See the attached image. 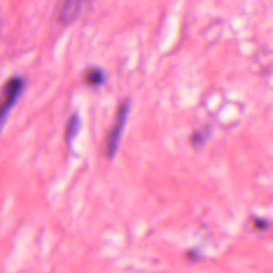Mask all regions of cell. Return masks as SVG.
Masks as SVG:
<instances>
[{
    "mask_svg": "<svg viewBox=\"0 0 273 273\" xmlns=\"http://www.w3.org/2000/svg\"><path fill=\"white\" fill-rule=\"evenodd\" d=\"M129 109L130 102L128 98H125V100L118 104L115 119L105 140V155L109 159H112L118 149L119 142H121L122 134L124 132V127L129 113Z\"/></svg>",
    "mask_w": 273,
    "mask_h": 273,
    "instance_id": "cell-1",
    "label": "cell"
},
{
    "mask_svg": "<svg viewBox=\"0 0 273 273\" xmlns=\"http://www.w3.org/2000/svg\"><path fill=\"white\" fill-rule=\"evenodd\" d=\"M26 85V80L19 75L11 76L5 82L2 90V105H0V115L2 121L5 122L11 109L13 108L15 103L23 93Z\"/></svg>",
    "mask_w": 273,
    "mask_h": 273,
    "instance_id": "cell-2",
    "label": "cell"
},
{
    "mask_svg": "<svg viewBox=\"0 0 273 273\" xmlns=\"http://www.w3.org/2000/svg\"><path fill=\"white\" fill-rule=\"evenodd\" d=\"M82 5L81 2H74V0L62 3L58 13L60 23L62 25H70L77 19L82 10Z\"/></svg>",
    "mask_w": 273,
    "mask_h": 273,
    "instance_id": "cell-3",
    "label": "cell"
},
{
    "mask_svg": "<svg viewBox=\"0 0 273 273\" xmlns=\"http://www.w3.org/2000/svg\"><path fill=\"white\" fill-rule=\"evenodd\" d=\"M105 72L97 67L88 68L84 72V82L90 86H100L105 82Z\"/></svg>",
    "mask_w": 273,
    "mask_h": 273,
    "instance_id": "cell-4",
    "label": "cell"
},
{
    "mask_svg": "<svg viewBox=\"0 0 273 273\" xmlns=\"http://www.w3.org/2000/svg\"><path fill=\"white\" fill-rule=\"evenodd\" d=\"M80 126H81V119L79 114L78 113L72 114L67 123V126H65V133H64L65 141H67L68 144H70L75 139V137L77 136Z\"/></svg>",
    "mask_w": 273,
    "mask_h": 273,
    "instance_id": "cell-5",
    "label": "cell"
},
{
    "mask_svg": "<svg viewBox=\"0 0 273 273\" xmlns=\"http://www.w3.org/2000/svg\"><path fill=\"white\" fill-rule=\"evenodd\" d=\"M209 135H210V132L208 128L194 130L192 135L190 136V143L195 147H200L203 144H205V142L207 141V139H208Z\"/></svg>",
    "mask_w": 273,
    "mask_h": 273,
    "instance_id": "cell-6",
    "label": "cell"
},
{
    "mask_svg": "<svg viewBox=\"0 0 273 273\" xmlns=\"http://www.w3.org/2000/svg\"><path fill=\"white\" fill-rule=\"evenodd\" d=\"M254 226L259 229V231H263V229L268 227V223L266 220L261 219V218H257V219L254 220Z\"/></svg>",
    "mask_w": 273,
    "mask_h": 273,
    "instance_id": "cell-7",
    "label": "cell"
}]
</instances>
